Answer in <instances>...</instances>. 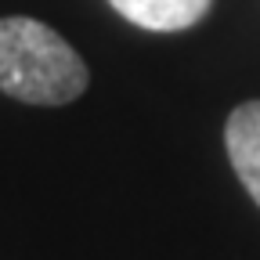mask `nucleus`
<instances>
[{
  "instance_id": "obj_1",
  "label": "nucleus",
  "mask_w": 260,
  "mask_h": 260,
  "mask_svg": "<svg viewBox=\"0 0 260 260\" xmlns=\"http://www.w3.org/2000/svg\"><path fill=\"white\" fill-rule=\"evenodd\" d=\"M87 65L37 18H0V90L25 105H69L87 90Z\"/></svg>"
},
{
  "instance_id": "obj_2",
  "label": "nucleus",
  "mask_w": 260,
  "mask_h": 260,
  "mask_svg": "<svg viewBox=\"0 0 260 260\" xmlns=\"http://www.w3.org/2000/svg\"><path fill=\"white\" fill-rule=\"evenodd\" d=\"M224 145H228V159H232L242 188L260 206V102H246L228 116Z\"/></svg>"
},
{
  "instance_id": "obj_3",
  "label": "nucleus",
  "mask_w": 260,
  "mask_h": 260,
  "mask_svg": "<svg viewBox=\"0 0 260 260\" xmlns=\"http://www.w3.org/2000/svg\"><path fill=\"white\" fill-rule=\"evenodd\" d=\"M109 4L138 29L148 32H181L203 22L213 0H109Z\"/></svg>"
}]
</instances>
